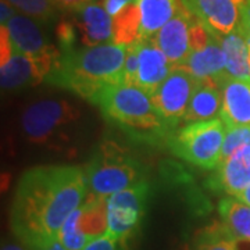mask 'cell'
<instances>
[{"label": "cell", "mask_w": 250, "mask_h": 250, "mask_svg": "<svg viewBox=\"0 0 250 250\" xmlns=\"http://www.w3.org/2000/svg\"><path fill=\"white\" fill-rule=\"evenodd\" d=\"M235 199H238L239 202H242V203H245V205L250 206V185L248 188H245L243 190H241L239 193H236L235 196Z\"/></svg>", "instance_id": "obj_37"}, {"label": "cell", "mask_w": 250, "mask_h": 250, "mask_svg": "<svg viewBox=\"0 0 250 250\" xmlns=\"http://www.w3.org/2000/svg\"><path fill=\"white\" fill-rule=\"evenodd\" d=\"M195 17L196 16L188 7L187 0H184L177 14L153 38L154 43L168 59L172 68H181L189 57V28Z\"/></svg>", "instance_id": "obj_10"}, {"label": "cell", "mask_w": 250, "mask_h": 250, "mask_svg": "<svg viewBox=\"0 0 250 250\" xmlns=\"http://www.w3.org/2000/svg\"><path fill=\"white\" fill-rule=\"evenodd\" d=\"M218 213L224 225L236 236L250 239V206L235 197H225L218 203Z\"/></svg>", "instance_id": "obj_23"}, {"label": "cell", "mask_w": 250, "mask_h": 250, "mask_svg": "<svg viewBox=\"0 0 250 250\" xmlns=\"http://www.w3.org/2000/svg\"><path fill=\"white\" fill-rule=\"evenodd\" d=\"M141 41V11L138 3H132L113 17L111 43L131 46Z\"/></svg>", "instance_id": "obj_22"}, {"label": "cell", "mask_w": 250, "mask_h": 250, "mask_svg": "<svg viewBox=\"0 0 250 250\" xmlns=\"http://www.w3.org/2000/svg\"><path fill=\"white\" fill-rule=\"evenodd\" d=\"M250 145V126H229L225 125V138H224L221 161L232 156L238 149Z\"/></svg>", "instance_id": "obj_27"}, {"label": "cell", "mask_w": 250, "mask_h": 250, "mask_svg": "<svg viewBox=\"0 0 250 250\" xmlns=\"http://www.w3.org/2000/svg\"><path fill=\"white\" fill-rule=\"evenodd\" d=\"M78 227L81 232L89 236L92 241L107 233V199L88 193L80 207Z\"/></svg>", "instance_id": "obj_21"}, {"label": "cell", "mask_w": 250, "mask_h": 250, "mask_svg": "<svg viewBox=\"0 0 250 250\" xmlns=\"http://www.w3.org/2000/svg\"><path fill=\"white\" fill-rule=\"evenodd\" d=\"M138 53H139V74H138V86L153 95L160 86L170 72L174 70L168 59L161 52V49L152 39L138 41Z\"/></svg>", "instance_id": "obj_14"}, {"label": "cell", "mask_w": 250, "mask_h": 250, "mask_svg": "<svg viewBox=\"0 0 250 250\" xmlns=\"http://www.w3.org/2000/svg\"><path fill=\"white\" fill-rule=\"evenodd\" d=\"M88 196V181L78 166H39L25 171L14 195L10 227L18 242L39 250L57 241L67 218Z\"/></svg>", "instance_id": "obj_1"}, {"label": "cell", "mask_w": 250, "mask_h": 250, "mask_svg": "<svg viewBox=\"0 0 250 250\" xmlns=\"http://www.w3.org/2000/svg\"><path fill=\"white\" fill-rule=\"evenodd\" d=\"M56 68L57 67L52 62L35 60L25 54L14 52L9 62L0 67L1 89L14 92L38 85L47 81Z\"/></svg>", "instance_id": "obj_11"}, {"label": "cell", "mask_w": 250, "mask_h": 250, "mask_svg": "<svg viewBox=\"0 0 250 250\" xmlns=\"http://www.w3.org/2000/svg\"><path fill=\"white\" fill-rule=\"evenodd\" d=\"M83 170L88 193L104 199L145 181L139 161L126 149L113 142L100 145Z\"/></svg>", "instance_id": "obj_4"}, {"label": "cell", "mask_w": 250, "mask_h": 250, "mask_svg": "<svg viewBox=\"0 0 250 250\" xmlns=\"http://www.w3.org/2000/svg\"><path fill=\"white\" fill-rule=\"evenodd\" d=\"M1 250H29L25 246L22 245L21 242H4L1 245Z\"/></svg>", "instance_id": "obj_36"}, {"label": "cell", "mask_w": 250, "mask_h": 250, "mask_svg": "<svg viewBox=\"0 0 250 250\" xmlns=\"http://www.w3.org/2000/svg\"><path fill=\"white\" fill-rule=\"evenodd\" d=\"M246 42H248V46H249V52H250V36H245Z\"/></svg>", "instance_id": "obj_40"}, {"label": "cell", "mask_w": 250, "mask_h": 250, "mask_svg": "<svg viewBox=\"0 0 250 250\" xmlns=\"http://www.w3.org/2000/svg\"><path fill=\"white\" fill-rule=\"evenodd\" d=\"M224 138L225 124L215 118L185 125L178 132H172L167 143L179 159L205 170H214L221 163Z\"/></svg>", "instance_id": "obj_5"}, {"label": "cell", "mask_w": 250, "mask_h": 250, "mask_svg": "<svg viewBox=\"0 0 250 250\" xmlns=\"http://www.w3.org/2000/svg\"><path fill=\"white\" fill-rule=\"evenodd\" d=\"M18 11L14 6H11L7 0H0V22L1 27H6L11 18L17 14Z\"/></svg>", "instance_id": "obj_35"}, {"label": "cell", "mask_w": 250, "mask_h": 250, "mask_svg": "<svg viewBox=\"0 0 250 250\" xmlns=\"http://www.w3.org/2000/svg\"><path fill=\"white\" fill-rule=\"evenodd\" d=\"M81 118L80 108L65 99H43L29 104L21 117L28 142L49 145L64 139L65 132Z\"/></svg>", "instance_id": "obj_6"}, {"label": "cell", "mask_w": 250, "mask_h": 250, "mask_svg": "<svg viewBox=\"0 0 250 250\" xmlns=\"http://www.w3.org/2000/svg\"><path fill=\"white\" fill-rule=\"evenodd\" d=\"M150 193L145 179L131 188L117 192L107 199V233L126 246L128 241L139 231L146 213Z\"/></svg>", "instance_id": "obj_7"}, {"label": "cell", "mask_w": 250, "mask_h": 250, "mask_svg": "<svg viewBox=\"0 0 250 250\" xmlns=\"http://www.w3.org/2000/svg\"><path fill=\"white\" fill-rule=\"evenodd\" d=\"M250 185V145L238 149L220 163L213 175V187L229 196H235Z\"/></svg>", "instance_id": "obj_16"}, {"label": "cell", "mask_w": 250, "mask_h": 250, "mask_svg": "<svg viewBox=\"0 0 250 250\" xmlns=\"http://www.w3.org/2000/svg\"><path fill=\"white\" fill-rule=\"evenodd\" d=\"M138 74H139V53H138V42H136L134 45L126 46L123 83L138 86Z\"/></svg>", "instance_id": "obj_28"}, {"label": "cell", "mask_w": 250, "mask_h": 250, "mask_svg": "<svg viewBox=\"0 0 250 250\" xmlns=\"http://www.w3.org/2000/svg\"><path fill=\"white\" fill-rule=\"evenodd\" d=\"M54 4L59 7V10H65V11H75L78 13L81 9L93 3L95 0H53Z\"/></svg>", "instance_id": "obj_32"}, {"label": "cell", "mask_w": 250, "mask_h": 250, "mask_svg": "<svg viewBox=\"0 0 250 250\" xmlns=\"http://www.w3.org/2000/svg\"><path fill=\"white\" fill-rule=\"evenodd\" d=\"M238 31L243 36H250V1L245 0L241 4V24Z\"/></svg>", "instance_id": "obj_33"}, {"label": "cell", "mask_w": 250, "mask_h": 250, "mask_svg": "<svg viewBox=\"0 0 250 250\" xmlns=\"http://www.w3.org/2000/svg\"><path fill=\"white\" fill-rule=\"evenodd\" d=\"M18 13L35 20L36 22L47 25L59 17V7L53 0H7Z\"/></svg>", "instance_id": "obj_25"}, {"label": "cell", "mask_w": 250, "mask_h": 250, "mask_svg": "<svg viewBox=\"0 0 250 250\" xmlns=\"http://www.w3.org/2000/svg\"><path fill=\"white\" fill-rule=\"evenodd\" d=\"M249 1H250V0H249Z\"/></svg>", "instance_id": "obj_41"}, {"label": "cell", "mask_w": 250, "mask_h": 250, "mask_svg": "<svg viewBox=\"0 0 250 250\" xmlns=\"http://www.w3.org/2000/svg\"><path fill=\"white\" fill-rule=\"evenodd\" d=\"M78 223H80V208L75 210L67 218V221L64 223L59 232L57 241L67 250H82L92 241L89 236L81 232Z\"/></svg>", "instance_id": "obj_26"}, {"label": "cell", "mask_w": 250, "mask_h": 250, "mask_svg": "<svg viewBox=\"0 0 250 250\" xmlns=\"http://www.w3.org/2000/svg\"><path fill=\"white\" fill-rule=\"evenodd\" d=\"M82 250H126L125 245L114 239L108 233H104L103 236H99L96 239L90 241Z\"/></svg>", "instance_id": "obj_30"}, {"label": "cell", "mask_w": 250, "mask_h": 250, "mask_svg": "<svg viewBox=\"0 0 250 250\" xmlns=\"http://www.w3.org/2000/svg\"><path fill=\"white\" fill-rule=\"evenodd\" d=\"M223 110V90L218 85L211 82H199L193 89L192 98L188 106L184 121L203 123L211 121L221 116Z\"/></svg>", "instance_id": "obj_18"}, {"label": "cell", "mask_w": 250, "mask_h": 250, "mask_svg": "<svg viewBox=\"0 0 250 250\" xmlns=\"http://www.w3.org/2000/svg\"><path fill=\"white\" fill-rule=\"evenodd\" d=\"M39 250H67L64 246H62V243L59 241H54L52 243H49V245H46L45 248H42V249Z\"/></svg>", "instance_id": "obj_39"}, {"label": "cell", "mask_w": 250, "mask_h": 250, "mask_svg": "<svg viewBox=\"0 0 250 250\" xmlns=\"http://www.w3.org/2000/svg\"><path fill=\"white\" fill-rule=\"evenodd\" d=\"M221 120L229 126H250V81L228 80L223 85Z\"/></svg>", "instance_id": "obj_17"}, {"label": "cell", "mask_w": 250, "mask_h": 250, "mask_svg": "<svg viewBox=\"0 0 250 250\" xmlns=\"http://www.w3.org/2000/svg\"><path fill=\"white\" fill-rule=\"evenodd\" d=\"M75 25L81 34L83 46H98L111 43L113 41V17L104 9L102 1H93L77 13Z\"/></svg>", "instance_id": "obj_15"}, {"label": "cell", "mask_w": 250, "mask_h": 250, "mask_svg": "<svg viewBox=\"0 0 250 250\" xmlns=\"http://www.w3.org/2000/svg\"><path fill=\"white\" fill-rule=\"evenodd\" d=\"M184 0H138L141 39H152L178 11Z\"/></svg>", "instance_id": "obj_19"}, {"label": "cell", "mask_w": 250, "mask_h": 250, "mask_svg": "<svg viewBox=\"0 0 250 250\" xmlns=\"http://www.w3.org/2000/svg\"><path fill=\"white\" fill-rule=\"evenodd\" d=\"M14 54V47L10 39L9 31L6 27L0 29V65L6 64Z\"/></svg>", "instance_id": "obj_31"}, {"label": "cell", "mask_w": 250, "mask_h": 250, "mask_svg": "<svg viewBox=\"0 0 250 250\" xmlns=\"http://www.w3.org/2000/svg\"><path fill=\"white\" fill-rule=\"evenodd\" d=\"M6 28L9 31L14 52L25 54L35 60L52 62L59 67L62 52L49 42L42 24L17 13L7 22Z\"/></svg>", "instance_id": "obj_9"}, {"label": "cell", "mask_w": 250, "mask_h": 250, "mask_svg": "<svg viewBox=\"0 0 250 250\" xmlns=\"http://www.w3.org/2000/svg\"><path fill=\"white\" fill-rule=\"evenodd\" d=\"M235 250H250V239L236 238L235 239Z\"/></svg>", "instance_id": "obj_38"}, {"label": "cell", "mask_w": 250, "mask_h": 250, "mask_svg": "<svg viewBox=\"0 0 250 250\" xmlns=\"http://www.w3.org/2000/svg\"><path fill=\"white\" fill-rule=\"evenodd\" d=\"M102 114L139 142L168 141L170 125L153 104L150 95L139 86L117 83L103 90L96 99Z\"/></svg>", "instance_id": "obj_3"}, {"label": "cell", "mask_w": 250, "mask_h": 250, "mask_svg": "<svg viewBox=\"0 0 250 250\" xmlns=\"http://www.w3.org/2000/svg\"><path fill=\"white\" fill-rule=\"evenodd\" d=\"M125 54L126 46L114 43L74 47L62 53L60 64L47 82L95 104L106 88L123 83Z\"/></svg>", "instance_id": "obj_2"}, {"label": "cell", "mask_w": 250, "mask_h": 250, "mask_svg": "<svg viewBox=\"0 0 250 250\" xmlns=\"http://www.w3.org/2000/svg\"><path fill=\"white\" fill-rule=\"evenodd\" d=\"M56 35H57V41L60 45V52H68L75 47V27L71 21H60L57 29H56Z\"/></svg>", "instance_id": "obj_29"}, {"label": "cell", "mask_w": 250, "mask_h": 250, "mask_svg": "<svg viewBox=\"0 0 250 250\" xmlns=\"http://www.w3.org/2000/svg\"><path fill=\"white\" fill-rule=\"evenodd\" d=\"M225 54L227 80L250 81V52L245 36L239 31L221 36Z\"/></svg>", "instance_id": "obj_20"}, {"label": "cell", "mask_w": 250, "mask_h": 250, "mask_svg": "<svg viewBox=\"0 0 250 250\" xmlns=\"http://www.w3.org/2000/svg\"><path fill=\"white\" fill-rule=\"evenodd\" d=\"M235 239L224 223L213 224L197 235L195 250H235Z\"/></svg>", "instance_id": "obj_24"}, {"label": "cell", "mask_w": 250, "mask_h": 250, "mask_svg": "<svg viewBox=\"0 0 250 250\" xmlns=\"http://www.w3.org/2000/svg\"><path fill=\"white\" fill-rule=\"evenodd\" d=\"M187 4L218 36L229 35L239 28L241 3L238 0H187Z\"/></svg>", "instance_id": "obj_12"}, {"label": "cell", "mask_w": 250, "mask_h": 250, "mask_svg": "<svg viewBox=\"0 0 250 250\" xmlns=\"http://www.w3.org/2000/svg\"><path fill=\"white\" fill-rule=\"evenodd\" d=\"M197 81L184 68H174L157 90L150 95L154 107L171 128L184 120Z\"/></svg>", "instance_id": "obj_8"}, {"label": "cell", "mask_w": 250, "mask_h": 250, "mask_svg": "<svg viewBox=\"0 0 250 250\" xmlns=\"http://www.w3.org/2000/svg\"><path fill=\"white\" fill-rule=\"evenodd\" d=\"M181 68L187 70L199 82H211L223 88L228 80L225 74V54L221 36L215 34L205 49L190 52Z\"/></svg>", "instance_id": "obj_13"}, {"label": "cell", "mask_w": 250, "mask_h": 250, "mask_svg": "<svg viewBox=\"0 0 250 250\" xmlns=\"http://www.w3.org/2000/svg\"><path fill=\"white\" fill-rule=\"evenodd\" d=\"M136 1H138V0H102L104 9L107 10V13L111 17L117 16V14H118L123 9H125L126 6H129V4H132V3H136Z\"/></svg>", "instance_id": "obj_34"}]
</instances>
